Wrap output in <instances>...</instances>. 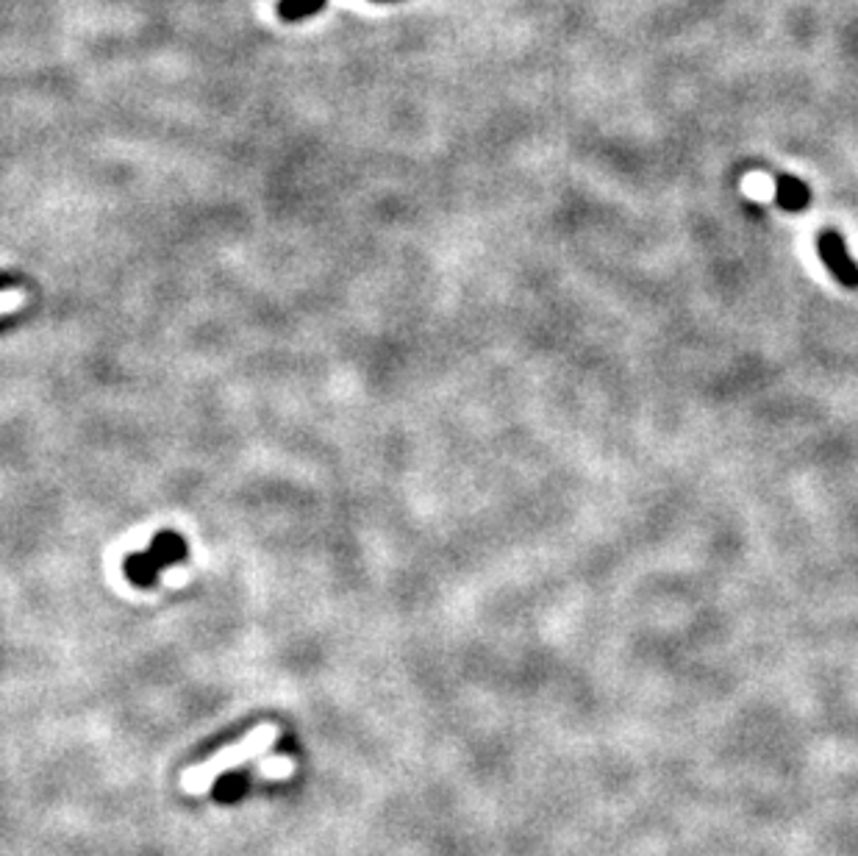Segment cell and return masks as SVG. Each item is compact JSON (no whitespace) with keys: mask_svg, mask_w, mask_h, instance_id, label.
I'll list each match as a JSON object with an SVG mask.
<instances>
[{"mask_svg":"<svg viewBox=\"0 0 858 856\" xmlns=\"http://www.w3.org/2000/svg\"><path fill=\"white\" fill-rule=\"evenodd\" d=\"M278 726L276 723H261V726L250 729V732L245 734V737L239 740V743L234 745H225V748H220L218 754H212L207 759V763H200V765H192V768H187L181 774V787L187 796H209L212 792V787L218 785V779H223V776L234 774V770H239L242 765L247 763H254V759H265L267 751L276 745L278 740Z\"/></svg>","mask_w":858,"mask_h":856,"instance_id":"cell-1","label":"cell"},{"mask_svg":"<svg viewBox=\"0 0 858 856\" xmlns=\"http://www.w3.org/2000/svg\"><path fill=\"white\" fill-rule=\"evenodd\" d=\"M187 556V545L178 534L165 532L159 534V540L154 543V548L147 554H136L125 559V576L134 581L136 587H151L165 567L178 565V562Z\"/></svg>","mask_w":858,"mask_h":856,"instance_id":"cell-2","label":"cell"},{"mask_svg":"<svg viewBox=\"0 0 858 856\" xmlns=\"http://www.w3.org/2000/svg\"><path fill=\"white\" fill-rule=\"evenodd\" d=\"M817 251L820 256H823L825 267L834 273V278L842 284V287H847V290H858V265L850 259L845 240H842L836 231L828 229L817 236Z\"/></svg>","mask_w":858,"mask_h":856,"instance_id":"cell-3","label":"cell"},{"mask_svg":"<svg viewBox=\"0 0 858 856\" xmlns=\"http://www.w3.org/2000/svg\"><path fill=\"white\" fill-rule=\"evenodd\" d=\"M776 201L778 207L787 212H805L812 203V189L805 187V181L794 176H778L776 178Z\"/></svg>","mask_w":858,"mask_h":856,"instance_id":"cell-4","label":"cell"},{"mask_svg":"<svg viewBox=\"0 0 858 856\" xmlns=\"http://www.w3.org/2000/svg\"><path fill=\"white\" fill-rule=\"evenodd\" d=\"M325 0H278V18L287 23H300L323 12Z\"/></svg>","mask_w":858,"mask_h":856,"instance_id":"cell-5","label":"cell"},{"mask_svg":"<svg viewBox=\"0 0 858 856\" xmlns=\"http://www.w3.org/2000/svg\"><path fill=\"white\" fill-rule=\"evenodd\" d=\"M298 765H294L292 756H270L265 763H259V768L254 770V779H270V781H283L292 779Z\"/></svg>","mask_w":858,"mask_h":856,"instance_id":"cell-6","label":"cell"},{"mask_svg":"<svg viewBox=\"0 0 858 856\" xmlns=\"http://www.w3.org/2000/svg\"><path fill=\"white\" fill-rule=\"evenodd\" d=\"M25 303V296L18 290H9V292H0V314H7V312H14V309H20Z\"/></svg>","mask_w":858,"mask_h":856,"instance_id":"cell-7","label":"cell"},{"mask_svg":"<svg viewBox=\"0 0 858 856\" xmlns=\"http://www.w3.org/2000/svg\"><path fill=\"white\" fill-rule=\"evenodd\" d=\"M376 3H392V0H376Z\"/></svg>","mask_w":858,"mask_h":856,"instance_id":"cell-8","label":"cell"}]
</instances>
